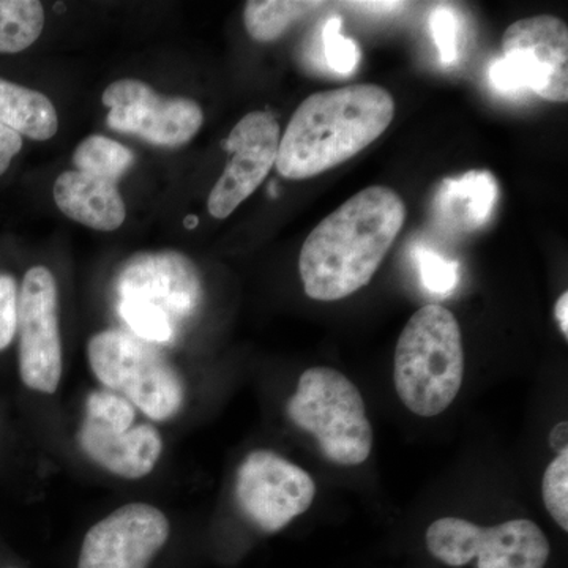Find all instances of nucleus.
I'll use <instances>...</instances> for the list:
<instances>
[{
    "instance_id": "1",
    "label": "nucleus",
    "mask_w": 568,
    "mask_h": 568,
    "mask_svg": "<svg viewBox=\"0 0 568 568\" xmlns=\"http://www.w3.org/2000/svg\"><path fill=\"white\" fill-rule=\"evenodd\" d=\"M406 220V205L388 186L354 194L306 237L298 256L305 293L313 301L349 297L372 282Z\"/></svg>"
},
{
    "instance_id": "2",
    "label": "nucleus",
    "mask_w": 568,
    "mask_h": 568,
    "mask_svg": "<svg viewBox=\"0 0 568 568\" xmlns=\"http://www.w3.org/2000/svg\"><path fill=\"white\" fill-rule=\"evenodd\" d=\"M394 115V97L381 85L313 93L298 104L284 130L276 171L291 181L323 174L373 144Z\"/></svg>"
},
{
    "instance_id": "3",
    "label": "nucleus",
    "mask_w": 568,
    "mask_h": 568,
    "mask_svg": "<svg viewBox=\"0 0 568 568\" xmlns=\"http://www.w3.org/2000/svg\"><path fill=\"white\" fill-rule=\"evenodd\" d=\"M463 379L465 349L457 317L443 305L422 306L396 343V394L416 416L436 417L455 402Z\"/></svg>"
},
{
    "instance_id": "4",
    "label": "nucleus",
    "mask_w": 568,
    "mask_h": 568,
    "mask_svg": "<svg viewBox=\"0 0 568 568\" xmlns=\"http://www.w3.org/2000/svg\"><path fill=\"white\" fill-rule=\"evenodd\" d=\"M114 287L119 316L151 345L173 342L204 297L196 265L171 250L134 254L122 265Z\"/></svg>"
},
{
    "instance_id": "5",
    "label": "nucleus",
    "mask_w": 568,
    "mask_h": 568,
    "mask_svg": "<svg viewBox=\"0 0 568 568\" xmlns=\"http://www.w3.org/2000/svg\"><path fill=\"white\" fill-rule=\"evenodd\" d=\"M286 410L297 428L315 437L328 462L358 466L372 454L364 398L343 373L327 366L306 369Z\"/></svg>"
},
{
    "instance_id": "6",
    "label": "nucleus",
    "mask_w": 568,
    "mask_h": 568,
    "mask_svg": "<svg viewBox=\"0 0 568 568\" xmlns=\"http://www.w3.org/2000/svg\"><path fill=\"white\" fill-rule=\"evenodd\" d=\"M88 355L97 379L152 420H170L181 410V376L151 343L126 332L104 331L92 336Z\"/></svg>"
},
{
    "instance_id": "7",
    "label": "nucleus",
    "mask_w": 568,
    "mask_h": 568,
    "mask_svg": "<svg viewBox=\"0 0 568 568\" xmlns=\"http://www.w3.org/2000/svg\"><path fill=\"white\" fill-rule=\"evenodd\" d=\"M504 55L489 67L497 91L530 89L552 103L568 102V28L549 14L514 22L503 37Z\"/></svg>"
},
{
    "instance_id": "8",
    "label": "nucleus",
    "mask_w": 568,
    "mask_h": 568,
    "mask_svg": "<svg viewBox=\"0 0 568 568\" xmlns=\"http://www.w3.org/2000/svg\"><path fill=\"white\" fill-rule=\"evenodd\" d=\"M426 548L448 567H465L477 559V568H545L549 541L530 519H510L481 528L467 519H436L425 534Z\"/></svg>"
},
{
    "instance_id": "9",
    "label": "nucleus",
    "mask_w": 568,
    "mask_h": 568,
    "mask_svg": "<svg viewBox=\"0 0 568 568\" xmlns=\"http://www.w3.org/2000/svg\"><path fill=\"white\" fill-rule=\"evenodd\" d=\"M316 496L313 477L271 450L246 455L235 477V499L256 528L278 532L304 515Z\"/></svg>"
},
{
    "instance_id": "10",
    "label": "nucleus",
    "mask_w": 568,
    "mask_h": 568,
    "mask_svg": "<svg viewBox=\"0 0 568 568\" xmlns=\"http://www.w3.org/2000/svg\"><path fill=\"white\" fill-rule=\"evenodd\" d=\"M17 332L22 383L40 394H55L63 372L58 284L50 268L43 265L29 268L22 280Z\"/></svg>"
},
{
    "instance_id": "11",
    "label": "nucleus",
    "mask_w": 568,
    "mask_h": 568,
    "mask_svg": "<svg viewBox=\"0 0 568 568\" xmlns=\"http://www.w3.org/2000/svg\"><path fill=\"white\" fill-rule=\"evenodd\" d=\"M110 108L108 126L134 134L160 148H179L196 136L204 123L200 104L183 97H162L140 80H119L103 92Z\"/></svg>"
},
{
    "instance_id": "12",
    "label": "nucleus",
    "mask_w": 568,
    "mask_h": 568,
    "mask_svg": "<svg viewBox=\"0 0 568 568\" xmlns=\"http://www.w3.org/2000/svg\"><path fill=\"white\" fill-rule=\"evenodd\" d=\"M280 140V125L271 112H248L239 121L223 142L224 151L231 153L230 162L209 194L213 219H227L256 192L275 166Z\"/></svg>"
},
{
    "instance_id": "13",
    "label": "nucleus",
    "mask_w": 568,
    "mask_h": 568,
    "mask_svg": "<svg viewBox=\"0 0 568 568\" xmlns=\"http://www.w3.org/2000/svg\"><path fill=\"white\" fill-rule=\"evenodd\" d=\"M168 538L170 521L162 510L126 504L89 529L78 568H148Z\"/></svg>"
},
{
    "instance_id": "14",
    "label": "nucleus",
    "mask_w": 568,
    "mask_h": 568,
    "mask_svg": "<svg viewBox=\"0 0 568 568\" xmlns=\"http://www.w3.org/2000/svg\"><path fill=\"white\" fill-rule=\"evenodd\" d=\"M78 439L82 452L97 465L123 478L148 476L163 452L159 429L149 424L133 425L126 432L114 433L84 420Z\"/></svg>"
},
{
    "instance_id": "15",
    "label": "nucleus",
    "mask_w": 568,
    "mask_h": 568,
    "mask_svg": "<svg viewBox=\"0 0 568 568\" xmlns=\"http://www.w3.org/2000/svg\"><path fill=\"white\" fill-rule=\"evenodd\" d=\"M54 201L59 211L91 230H119L126 219V207L114 182L81 171H65L55 179Z\"/></svg>"
},
{
    "instance_id": "16",
    "label": "nucleus",
    "mask_w": 568,
    "mask_h": 568,
    "mask_svg": "<svg viewBox=\"0 0 568 568\" xmlns=\"http://www.w3.org/2000/svg\"><path fill=\"white\" fill-rule=\"evenodd\" d=\"M497 197L499 185L488 171H470L463 178L447 179L435 197L437 222L452 230H477L488 222Z\"/></svg>"
},
{
    "instance_id": "17",
    "label": "nucleus",
    "mask_w": 568,
    "mask_h": 568,
    "mask_svg": "<svg viewBox=\"0 0 568 568\" xmlns=\"http://www.w3.org/2000/svg\"><path fill=\"white\" fill-rule=\"evenodd\" d=\"M0 125L21 138L48 141L58 133V112L44 93L0 78Z\"/></svg>"
},
{
    "instance_id": "18",
    "label": "nucleus",
    "mask_w": 568,
    "mask_h": 568,
    "mask_svg": "<svg viewBox=\"0 0 568 568\" xmlns=\"http://www.w3.org/2000/svg\"><path fill=\"white\" fill-rule=\"evenodd\" d=\"M320 7L324 3L308 0H250L245 6V28L252 39L268 43L280 39L291 24Z\"/></svg>"
},
{
    "instance_id": "19",
    "label": "nucleus",
    "mask_w": 568,
    "mask_h": 568,
    "mask_svg": "<svg viewBox=\"0 0 568 568\" xmlns=\"http://www.w3.org/2000/svg\"><path fill=\"white\" fill-rule=\"evenodd\" d=\"M43 6L37 0H0V52L17 54L40 39Z\"/></svg>"
},
{
    "instance_id": "20",
    "label": "nucleus",
    "mask_w": 568,
    "mask_h": 568,
    "mask_svg": "<svg viewBox=\"0 0 568 568\" xmlns=\"http://www.w3.org/2000/svg\"><path fill=\"white\" fill-rule=\"evenodd\" d=\"M73 163L81 173L118 183L134 163V153L121 142L91 134L74 149Z\"/></svg>"
},
{
    "instance_id": "21",
    "label": "nucleus",
    "mask_w": 568,
    "mask_h": 568,
    "mask_svg": "<svg viewBox=\"0 0 568 568\" xmlns=\"http://www.w3.org/2000/svg\"><path fill=\"white\" fill-rule=\"evenodd\" d=\"M85 420L114 433L132 428L136 410L129 399L111 390H95L85 405Z\"/></svg>"
},
{
    "instance_id": "22",
    "label": "nucleus",
    "mask_w": 568,
    "mask_h": 568,
    "mask_svg": "<svg viewBox=\"0 0 568 568\" xmlns=\"http://www.w3.org/2000/svg\"><path fill=\"white\" fill-rule=\"evenodd\" d=\"M541 496L548 514L564 532L568 530V448L549 463L541 481Z\"/></svg>"
},
{
    "instance_id": "23",
    "label": "nucleus",
    "mask_w": 568,
    "mask_h": 568,
    "mask_svg": "<svg viewBox=\"0 0 568 568\" xmlns=\"http://www.w3.org/2000/svg\"><path fill=\"white\" fill-rule=\"evenodd\" d=\"M414 261L420 274L422 284L432 294H450L459 282V264L457 261L446 260L439 253L417 245L414 248Z\"/></svg>"
},
{
    "instance_id": "24",
    "label": "nucleus",
    "mask_w": 568,
    "mask_h": 568,
    "mask_svg": "<svg viewBox=\"0 0 568 568\" xmlns=\"http://www.w3.org/2000/svg\"><path fill=\"white\" fill-rule=\"evenodd\" d=\"M324 58L327 65L339 74H351L361 63V50L353 39L342 33V18L332 17L323 29Z\"/></svg>"
},
{
    "instance_id": "25",
    "label": "nucleus",
    "mask_w": 568,
    "mask_h": 568,
    "mask_svg": "<svg viewBox=\"0 0 568 568\" xmlns=\"http://www.w3.org/2000/svg\"><path fill=\"white\" fill-rule=\"evenodd\" d=\"M433 39L439 51L440 61L454 63L459 52V20L457 13L448 7H437L429 17Z\"/></svg>"
},
{
    "instance_id": "26",
    "label": "nucleus",
    "mask_w": 568,
    "mask_h": 568,
    "mask_svg": "<svg viewBox=\"0 0 568 568\" xmlns=\"http://www.w3.org/2000/svg\"><path fill=\"white\" fill-rule=\"evenodd\" d=\"M18 295L13 276L0 274V351L7 349L17 335Z\"/></svg>"
},
{
    "instance_id": "27",
    "label": "nucleus",
    "mask_w": 568,
    "mask_h": 568,
    "mask_svg": "<svg viewBox=\"0 0 568 568\" xmlns=\"http://www.w3.org/2000/svg\"><path fill=\"white\" fill-rule=\"evenodd\" d=\"M22 138L13 130L0 125V175L9 170L14 156L21 152Z\"/></svg>"
},
{
    "instance_id": "28",
    "label": "nucleus",
    "mask_w": 568,
    "mask_h": 568,
    "mask_svg": "<svg viewBox=\"0 0 568 568\" xmlns=\"http://www.w3.org/2000/svg\"><path fill=\"white\" fill-rule=\"evenodd\" d=\"M349 7H354V9H358L362 11H369V13H390V11H396L405 7L406 3L403 2H349L347 3Z\"/></svg>"
},
{
    "instance_id": "29",
    "label": "nucleus",
    "mask_w": 568,
    "mask_h": 568,
    "mask_svg": "<svg viewBox=\"0 0 568 568\" xmlns=\"http://www.w3.org/2000/svg\"><path fill=\"white\" fill-rule=\"evenodd\" d=\"M555 316L558 321L560 332L568 338V293H564L556 302Z\"/></svg>"
},
{
    "instance_id": "30",
    "label": "nucleus",
    "mask_w": 568,
    "mask_h": 568,
    "mask_svg": "<svg viewBox=\"0 0 568 568\" xmlns=\"http://www.w3.org/2000/svg\"><path fill=\"white\" fill-rule=\"evenodd\" d=\"M568 440V424L567 422H562V424H558L552 428L551 435H549V444L555 450H564L567 448Z\"/></svg>"
}]
</instances>
